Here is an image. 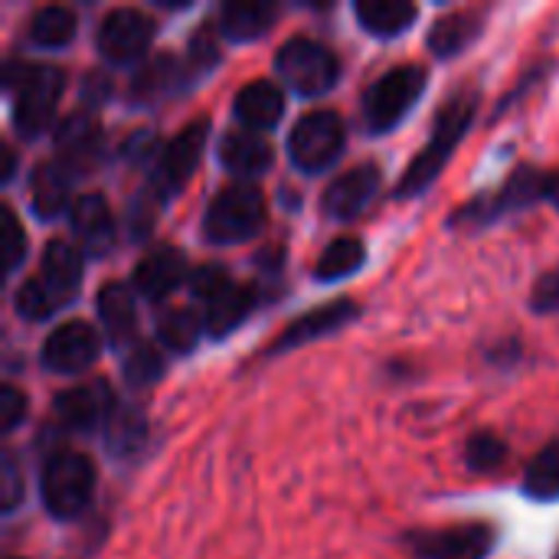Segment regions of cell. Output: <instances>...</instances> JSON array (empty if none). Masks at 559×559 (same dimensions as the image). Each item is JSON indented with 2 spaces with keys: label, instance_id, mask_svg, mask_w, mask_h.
<instances>
[{
  "label": "cell",
  "instance_id": "1",
  "mask_svg": "<svg viewBox=\"0 0 559 559\" xmlns=\"http://www.w3.org/2000/svg\"><path fill=\"white\" fill-rule=\"evenodd\" d=\"M537 203H550L554 210H559V167L518 164L498 190L478 193L468 203H462L449 216V229H488L504 216L531 210Z\"/></svg>",
  "mask_w": 559,
  "mask_h": 559
},
{
  "label": "cell",
  "instance_id": "2",
  "mask_svg": "<svg viewBox=\"0 0 559 559\" xmlns=\"http://www.w3.org/2000/svg\"><path fill=\"white\" fill-rule=\"evenodd\" d=\"M478 105H481V92L478 88H462L439 108L426 147L416 151V157L409 160V167L403 170V177H400V183L393 190L396 200H413V197L426 193L439 180V174L445 170V164L452 160V154L462 147L465 134L472 131Z\"/></svg>",
  "mask_w": 559,
  "mask_h": 559
},
{
  "label": "cell",
  "instance_id": "3",
  "mask_svg": "<svg viewBox=\"0 0 559 559\" xmlns=\"http://www.w3.org/2000/svg\"><path fill=\"white\" fill-rule=\"evenodd\" d=\"M85 278V252L69 239H49L39 255L36 275L13 292V308L23 321H46L72 305Z\"/></svg>",
  "mask_w": 559,
  "mask_h": 559
},
{
  "label": "cell",
  "instance_id": "4",
  "mask_svg": "<svg viewBox=\"0 0 559 559\" xmlns=\"http://www.w3.org/2000/svg\"><path fill=\"white\" fill-rule=\"evenodd\" d=\"M3 79L13 102V128L20 131V138H39L43 131H49L59 98L66 92V72L49 62H23L7 66Z\"/></svg>",
  "mask_w": 559,
  "mask_h": 559
},
{
  "label": "cell",
  "instance_id": "5",
  "mask_svg": "<svg viewBox=\"0 0 559 559\" xmlns=\"http://www.w3.org/2000/svg\"><path fill=\"white\" fill-rule=\"evenodd\" d=\"M98 488L95 462L75 449H56L43 459L39 468V501L49 518L75 521L88 511Z\"/></svg>",
  "mask_w": 559,
  "mask_h": 559
},
{
  "label": "cell",
  "instance_id": "6",
  "mask_svg": "<svg viewBox=\"0 0 559 559\" xmlns=\"http://www.w3.org/2000/svg\"><path fill=\"white\" fill-rule=\"evenodd\" d=\"M265 219H269L265 193L249 180H236L226 183L206 203L200 219V236L213 246H236L259 236L265 229Z\"/></svg>",
  "mask_w": 559,
  "mask_h": 559
},
{
  "label": "cell",
  "instance_id": "7",
  "mask_svg": "<svg viewBox=\"0 0 559 559\" xmlns=\"http://www.w3.org/2000/svg\"><path fill=\"white\" fill-rule=\"evenodd\" d=\"M429 72L416 62H403L386 69L367 92H364V124L370 134H386L396 124H403L409 118V111L419 105L423 92H426Z\"/></svg>",
  "mask_w": 559,
  "mask_h": 559
},
{
  "label": "cell",
  "instance_id": "8",
  "mask_svg": "<svg viewBox=\"0 0 559 559\" xmlns=\"http://www.w3.org/2000/svg\"><path fill=\"white\" fill-rule=\"evenodd\" d=\"M275 72L292 92H298L305 98H318L337 85L341 62L331 52V46H324L311 36H292L275 52Z\"/></svg>",
  "mask_w": 559,
  "mask_h": 559
},
{
  "label": "cell",
  "instance_id": "9",
  "mask_svg": "<svg viewBox=\"0 0 559 559\" xmlns=\"http://www.w3.org/2000/svg\"><path fill=\"white\" fill-rule=\"evenodd\" d=\"M344 147H347V124L331 108L301 115L288 134V157L301 174L328 170L331 164H337Z\"/></svg>",
  "mask_w": 559,
  "mask_h": 559
},
{
  "label": "cell",
  "instance_id": "10",
  "mask_svg": "<svg viewBox=\"0 0 559 559\" xmlns=\"http://www.w3.org/2000/svg\"><path fill=\"white\" fill-rule=\"evenodd\" d=\"M403 544L416 559H488L495 554L498 531L472 521L439 531H409L403 534Z\"/></svg>",
  "mask_w": 559,
  "mask_h": 559
},
{
  "label": "cell",
  "instance_id": "11",
  "mask_svg": "<svg viewBox=\"0 0 559 559\" xmlns=\"http://www.w3.org/2000/svg\"><path fill=\"white\" fill-rule=\"evenodd\" d=\"M206 138H210V121L197 118V121L183 124L174 141L164 144L160 157L154 160V174L147 180L164 200H174L190 183V177L197 174V167L203 160Z\"/></svg>",
  "mask_w": 559,
  "mask_h": 559
},
{
  "label": "cell",
  "instance_id": "12",
  "mask_svg": "<svg viewBox=\"0 0 559 559\" xmlns=\"http://www.w3.org/2000/svg\"><path fill=\"white\" fill-rule=\"evenodd\" d=\"M154 43V20L138 7H115L98 20L95 49L115 66H131L147 56Z\"/></svg>",
  "mask_w": 559,
  "mask_h": 559
},
{
  "label": "cell",
  "instance_id": "13",
  "mask_svg": "<svg viewBox=\"0 0 559 559\" xmlns=\"http://www.w3.org/2000/svg\"><path fill=\"white\" fill-rule=\"evenodd\" d=\"M357 318H360V305L354 298H337L321 308H311L301 318H295L285 331L275 334V341L262 350V360H275V357H285V354L308 347L321 337H331V334L344 331L347 324H354Z\"/></svg>",
  "mask_w": 559,
  "mask_h": 559
},
{
  "label": "cell",
  "instance_id": "14",
  "mask_svg": "<svg viewBox=\"0 0 559 559\" xmlns=\"http://www.w3.org/2000/svg\"><path fill=\"white\" fill-rule=\"evenodd\" d=\"M102 354V337L92 324L85 321H62L59 328L49 331V337L39 347V364L49 373H85Z\"/></svg>",
  "mask_w": 559,
  "mask_h": 559
},
{
  "label": "cell",
  "instance_id": "15",
  "mask_svg": "<svg viewBox=\"0 0 559 559\" xmlns=\"http://www.w3.org/2000/svg\"><path fill=\"white\" fill-rule=\"evenodd\" d=\"M380 187H383V170L377 164H357L324 187L321 210L328 219L350 223L367 213V206L380 197Z\"/></svg>",
  "mask_w": 559,
  "mask_h": 559
},
{
  "label": "cell",
  "instance_id": "16",
  "mask_svg": "<svg viewBox=\"0 0 559 559\" xmlns=\"http://www.w3.org/2000/svg\"><path fill=\"white\" fill-rule=\"evenodd\" d=\"M115 403L118 400L105 380H88V383L62 390L52 403V416H56V426L69 432H95V429H105Z\"/></svg>",
  "mask_w": 559,
  "mask_h": 559
},
{
  "label": "cell",
  "instance_id": "17",
  "mask_svg": "<svg viewBox=\"0 0 559 559\" xmlns=\"http://www.w3.org/2000/svg\"><path fill=\"white\" fill-rule=\"evenodd\" d=\"M56 157L72 170L85 174L102 157V124L92 108H79L56 124Z\"/></svg>",
  "mask_w": 559,
  "mask_h": 559
},
{
  "label": "cell",
  "instance_id": "18",
  "mask_svg": "<svg viewBox=\"0 0 559 559\" xmlns=\"http://www.w3.org/2000/svg\"><path fill=\"white\" fill-rule=\"evenodd\" d=\"M183 282H190V269H187V255L177 246H154L134 269L131 288L147 298V301H164L170 298Z\"/></svg>",
  "mask_w": 559,
  "mask_h": 559
},
{
  "label": "cell",
  "instance_id": "19",
  "mask_svg": "<svg viewBox=\"0 0 559 559\" xmlns=\"http://www.w3.org/2000/svg\"><path fill=\"white\" fill-rule=\"evenodd\" d=\"M69 226L85 255H105L115 249V216L102 193H82L69 210Z\"/></svg>",
  "mask_w": 559,
  "mask_h": 559
},
{
  "label": "cell",
  "instance_id": "20",
  "mask_svg": "<svg viewBox=\"0 0 559 559\" xmlns=\"http://www.w3.org/2000/svg\"><path fill=\"white\" fill-rule=\"evenodd\" d=\"M98 324L105 331V341L115 350H124L128 344L134 347L138 334V308H134V288L124 282H105L95 298Z\"/></svg>",
  "mask_w": 559,
  "mask_h": 559
},
{
  "label": "cell",
  "instance_id": "21",
  "mask_svg": "<svg viewBox=\"0 0 559 559\" xmlns=\"http://www.w3.org/2000/svg\"><path fill=\"white\" fill-rule=\"evenodd\" d=\"M72 170L52 157V160H39L29 174V206L39 219H56L62 213L72 210Z\"/></svg>",
  "mask_w": 559,
  "mask_h": 559
},
{
  "label": "cell",
  "instance_id": "22",
  "mask_svg": "<svg viewBox=\"0 0 559 559\" xmlns=\"http://www.w3.org/2000/svg\"><path fill=\"white\" fill-rule=\"evenodd\" d=\"M216 154H219V164L233 177H239V180H252V177L265 174L272 167V157H275L269 138L259 134V131H249V128L226 131L219 138V151Z\"/></svg>",
  "mask_w": 559,
  "mask_h": 559
},
{
  "label": "cell",
  "instance_id": "23",
  "mask_svg": "<svg viewBox=\"0 0 559 559\" xmlns=\"http://www.w3.org/2000/svg\"><path fill=\"white\" fill-rule=\"evenodd\" d=\"M233 115L249 131H259V134L272 131L282 121V115H285V92H282V85H275L269 79L246 82L236 92V98H233Z\"/></svg>",
  "mask_w": 559,
  "mask_h": 559
},
{
  "label": "cell",
  "instance_id": "24",
  "mask_svg": "<svg viewBox=\"0 0 559 559\" xmlns=\"http://www.w3.org/2000/svg\"><path fill=\"white\" fill-rule=\"evenodd\" d=\"M278 13H282L278 3H265V0H255V3H249V0H229V3L219 7V13H216L213 23H216L219 36H226L229 43H252V39H262L272 29V23L278 20Z\"/></svg>",
  "mask_w": 559,
  "mask_h": 559
},
{
  "label": "cell",
  "instance_id": "25",
  "mask_svg": "<svg viewBox=\"0 0 559 559\" xmlns=\"http://www.w3.org/2000/svg\"><path fill=\"white\" fill-rule=\"evenodd\" d=\"M180 82H183V62L174 52H157L134 72L128 98L138 105H157L160 98L180 92Z\"/></svg>",
  "mask_w": 559,
  "mask_h": 559
},
{
  "label": "cell",
  "instance_id": "26",
  "mask_svg": "<svg viewBox=\"0 0 559 559\" xmlns=\"http://www.w3.org/2000/svg\"><path fill=\"white\" fill-rule=\"evenodd\" d=\"M259 305V295L252 285H226L216 298H210L203 305V324L206 334L213 341H223L226 334H233L239 324H246V318L252 314V308Z\"/></svg>",
  "mask_w": 559,
  "mask_h": 559
},
{
  "label": "cell",
  "instance_id": "27",
  "mask_svg": "<svg viewBox=\"0 0 559 559\" xmlns=\"http://www.w3.org/2000/svg\"><path fill=\"white\" fill-rule=\"evenodd\" d=\"M481 26H485V10H455V13H445V16H439L429 26L426 46L439 59H455L462 49H468L481 36Z\"/></svg>",
  "mask_w": 559,
  "mask_h": 559
},
{
  "label": "cell",
  "instance_id": "28",
  "mask_svg": "<svg viewBox=\"0 0 559 559\" xmlns=\"http://www.w3.org/2000/svg\"><path fill=\"white\" fill-rule=\"evenodd\" d=\"M354 16L364 33L377 39H393V36H403L416 23L419 7L406 0H357Z\"/></svg>",
  "mask_w": 559,
  "mask_h": 559
},
{
  "label": "cell",
  "instance_id": "29",
  "mask_svg": "<svg viewBox=\"0 0 559 559\" xmlns=\"http://www.w3.org/2000/svg\"><path fill=\"white\" fill-rule=\"evenodd\" d=\"M102 436H105V445H108L111 455L131 459L134 452L144 449V439H147L144 413L138 406L118 400L115 409H111V416H108V423H105V429H102Z\"/></svg>",
  "mask_w": 559,
  "mask_h": 559
},
{
  "label": "cell",
  "instance_id": "30",
  "mask_svg": "<svg viewBox=\"0 0 559 559\" xmlns=\"http://www.w3.org/2000/svg\"><path fill=\"white\" fill-rule=\"evenodd\" d=\"M367 262V246L357 236H337L334 242L324 246V252L314 262V278L331 285V282H344L350 275H357Z\"/></svg>",
  "mask_w": 559,
  "mask_h": 559
},
{
  "label": "cell",
  "instance_id": "31",
  "mask_svg": "<svg viewBox=\"0 0 559 559\" xmlns=\"http://www.w3.org/2000/svg\"><path fill=\"white\" fill-rule=\"evenodd\" d=\"M75 29H79V16L72 7H62V3H49V7H39L33 16H29V43L33 46H43V49H62L75 39Z\"/></svg>",
  "mask_w": 559,
  "mask_h": 559
},
{
  "label": "cell",
  "instance_id": "32",
  "mask_svg": "<svg viewBox=\"0 0 559 559\" xmlns=\"http://www.w3.org/2000/svg\"><path fill=\"white\" fill-rule=\"evenodd\" d=\"M203 334H206L203 314H197L190 308H170L157 321V344L167 347L170 354H190V350H197V344H200Z\"/></svg>",
  "mask_w": 559,
  "mask_h": 559
},
{
  "label": "cell",
  "instance_id": "33",
  "mask_svg": "<svg viewBox=\"0 0 559 559\" xmlns=\"http://www.w3.org/2000/svg\"><path fill=\"white\" fill-rule=\"evenodd\" d=\"M524 495L531 501H559V442L544 445L527 472H524Z\"/></svg>",
  "mask_w": 559,
  "mask_h": 559
},
{
  "label": "cell",
  "instance_id": "34",
  "mask_svg": "<svg viewBox=\"0 0 559 559\" xmlns=\"http://www.w3.org/2000/svg\"><path fill=\"white\" fill-rule=\"evenodd\" d=\"M121 377L128 383V390L141 393V390H151L157 380H164V357L154 344L147 341H138L128 354H124V364H121Z\"/></svg>",
  "mask_w": 559,
  "mask_h": 559
},
{
  "label": "cell",
  "instance_id": "35",
  "mask_svg": "<svg viewBox=\"0 0 559 559\" xmlns=\"http://www.w3.org/2000/svg\"><path fill=\"white\" fill-rule=\"evenodd\" d=\"M504 462H508V445H504V439H498L495 432H475V436L465 442V465H468L475 475L498 472Z\"/></svg>",
  "mask_w": 559,
  "mask_h": 559
},
{
  "label": "cell",
  "instance_id": "36",
  "mask_svg": "<svg viewBox=\"0 0 559 559\" xmlns=\"http://www.w3.org/2000/svg\"><path fill=\"white\" fill-rule=\"evenodd\" d=\"M164 203H167V200H164L151 183L134 197V203H131V210H128V226H131V236H134V239H144V236L154 229V223H157Z\"/></svg>",
  "mask_w": 559,
  "mask_h": 559
},
{
  "label": "cell",
  "instance_id": "37",
  "mask_svg": "<svg viewBox=\"0 0 559 559\" xmlns=\"http://www.w3.org/2000/svg\"><path fill=\"white\" fill-rule=\"evenodd\" d=\"M0 219H3V265H7V275H10L26 259V236H23V223L13 213V206L3 203L0 206Z\"/></svg>",
  "mask_w": 559,
  "mask_h": 559
},
{
  "label": "cell",
  "instance_id": "38",
  "mask_svg": "<svg viewBox=\"0 0 559 559\" xmlns=\"http://www.w3.org/2000/svg\"><path fill=\"white\" fill-rule=\"evenodd\" d=\"M226 285H233V278H229V272L223 269V265H200V269H193L190 272V282H187V288H190V295L197 298V301H210V298H216Z\"/></svg>",
  "mask_w": 559,
  "mask_h": 559
},
{
  "label": "cell",
  "instance_id": "39",
  "mask_svg": "<svg viewBox=\"0 0 559 559\" xmlns=\"http://www.w3.org/2000/svg\"><path fill=\"white\" fill-rule=\"evenodd\" d=\"M527 305H531L534 314H559V265L547 269V272L534 282Z\"/></svg>",
  "mask_w": 559,
  "mask_h": 559
},
{
  "label": "cell",
  "instance_id": "40",
  "mask_svg": "<svg viewBox=\"0 0 559 559\" xmlns=\"http://www.w3.org/2000/svg\"><path fill=\"white\" fill-rule=\"evenodd\" d=\"M26 393L13 383H3L0 386V429L3 436H10L23 419H26Z\"/></svg>",
  "mask_w": 559,
  "mask_h": 559
},
{
  "label": "cell",
  "instance_id": "41",
  "mask_svg": "<svg viewBox=\"0 0 559 559\" xmlns=\"http://www.w3.org/2000/svg\"><path fill=\"white\" fill-rule=\"evenodd\" d=\"M216 23H200V29L193 33V39H190V62L200 69V72H206V69H213L216 66V59H219V52H216Z\"/></svg>",
  "mask_w": 559,
  "mask_h": 559
},
{
  "label": "cell",
  "instance_id": "42",
  "mask_svg": "<svg viewBox=\"0 0 559 559\" xmlns=\"http://www.w3.org/2000/svg\"><path fill=\"white\" fill-rule=\"evenodd\" d=\"M0 498H3V514H13L16 504L23 501V481H20V465L7 452L3 455V472H0Z\"/></svg>",
  "mask_w": 559,
  "mask_h": 559
},
{
  "label": "cell",
  "instance_id": "43",
  "mask_svg": "<svg viewBox=\"0 0 559 559\" xmlns=\"http://www.w3.org/2000/svg\"><path fill=\"white\" fill-rule=\"evenodd\" d=\"M160 151H164V147H160L157 134H154L151 128H141V131H134V134L124 141V157H128V160H131V157H134V160H151V157L157 160Z\"/></svg>",
  "mask_w": 559,
  "mask_h": 559
},
{
  "label": "cell",
  "instance_id": "44",
  "mask_svg": "<svg viewBox=\"0 0 559 559\" xmlns=\"http://www.w3.org/2000/svg\"><path fill=\"white\" fill-rule=\"evenodd\" d=\"M13 167H16V154L3 144V174H0V183H10L13 177Z\"/></svg>",
  "mask_w": 559,
  "mask_h": 559
},
{
  "label": "cell",
  "instance_id": "45",
  "mask_svg": "<svg viewBox=\"0 0 559 559\" xmlns=\"http://www.w3.org/2000/svg\"><path fill=\"white\" fill-rule=\"evenodd\" d=\"M7 559H26V557H7Z\"/></svg>",
  "mask_w": 559,
  "mask_h": 559
},
{
  "label": "cell",
  "instance_id": "46",
  "mask_svg": "<svg viewBox=\"0 0 559 559\" xmlns=\"http://www.w3.org/2000/svg\"><path fill=\"white\" fill-rule=\"evenodd\" d=\"M554 559H559V554H557V557H554Z\"/></svg>",
  "mask_w": 559,
  "mask_h": 559
}]
</instances>
